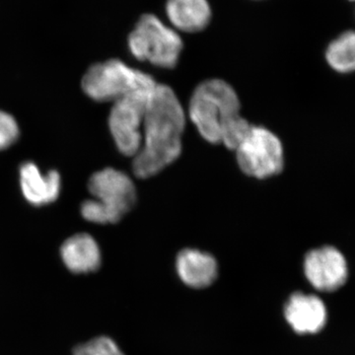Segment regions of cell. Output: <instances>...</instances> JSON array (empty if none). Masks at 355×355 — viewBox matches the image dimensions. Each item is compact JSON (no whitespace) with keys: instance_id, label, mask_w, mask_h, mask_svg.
<instances>
[{"instance_id":"1","label":"cell","mask_w":355,"mask_h":355,"mask_svg":"<svg viewBox=\"0 0 355 355\" xmlns=\"http://www.w3.org/2000/svg\"><path fill=\"white\" fill-rule=\"evenodd\" d=\"M186 119L174 90L157 83L147 104L141 147L133 157L135 176L139 179L155 176L180 157Z\"/></svg>"},{"instance_id":"2","label":"cell","mask_w":355,"mask_h":355,"mask_svg":"<svg viewBox=\"0 0 355 355\" xmlns=\"http://www.w3.org/2000/svg\"><path fill=\"white\" fill-rule=\"evenodd\" d=\"M240 110L239 97L232 86L222 79H209L193 91L189 116L203 139L235 150L252 125Z\"/></svg>"},{"instance_id":"3","label":"cell","mask_w":355,"mask_h":355,"mask_svg":"<svg viewBox=\"0 0 355 355\" xmlns=\"http://www.w3.org/2000/svg\"><path fill=\"white\" fill-rule=\"evenodd\" d=\"M92 200L81 205V216L92 223L114 224L132 209L137 202V190L130 177L114 168L94 173L88 182Z\"/></svg>"},{"instance_id":"4","label":"cell","mask_w":355,"mask_h":355,"mask_svg":"<svg viewBox=\"0 0 355 355\" xmlns=\"http://www.w3.org/2000/svg\"><path fill=\"white\" fill-rule=\"evenodd\" d=\"M157 85L153 76L128 67L120 60L93 64L84 74V93L96 102H116L137 92L151 91Z\"/></svg>"},{"instance_id":"5","label":"cell","mask_w":355,"mask_h":355,"mask_svg":"<svg viewBox=\"0 0 355 355\" xmlns=\"http://www.w3.org/2000/svg\"><path fill=\"white\" fill-rule=\"evenodd\" d=\"M128 49L140 62L161 69H173L179 62L183 41L174 28L164 24L153 14L141 16L128 36Z\"/></svg>"},{"instance_id":"6","label":"cell","mask_w":355,"mask_h":355,"mask_svg":"<svg viewBox=\"0 0 355 355\" xmlns=\"http://www.w3.org/2000/svg\"><path fill=\"white\" fill-rule=\"evenodd\" d=\"M234 151L238 165L247 176L263 180L275 176L284 169L282 141L268 128L252 125Z\"/></svg>"},{"instance_id":"7","label":"cell","mask_w":355,"mask_h":355,"mask_svg":"<svg viewBox=\"0 0 355 355\" xmlns=\"http://www.w3.org/2000/svg\"><path fill=\"white\" fill-rule=\"evenodd\" d=\"M153 90L141 91L118 100L110 112V132L116 148L128 157H135L141 147L144 116Z\"/></svg>"},{"instance_id":"8","label":"cell","mask_w":355,"mask_h":355,"mask_svg":"<svg viewBox=\"0 0 355 355\" xmlns=\"http://www.w3.org/2000/svg\"><path fill=\"white\" fill-rule=\"evenodd\" d=\"M304 273L311 286L317 291H335L349 277L345 257L336 248L327 246L312 250L306 254Z\"/></svg>"},{"instance_id":"9","label":"cell","mask_w":355,"mask_h":355,"mask_svg":"<svg viewBox=\"0 0 355 355\" xmlns=\"http://www.w3.org/2000/svg\"><path fill=\"white\" fill-rule=\"evenodd\" d=\"M284 316L296 333L300 335L316 334L326 324V306L317 296L296 292L286 302Z\"/></svg>"},{"instance_id":"10","label":"cell","mask_w":355,"mask_h":355,"mask_svg":"<svg viewBox=\"0 0 355 355\" xmlns=\"http://www.w3.org/2000/svg\"><path fill=\"white\" fill-rule=\"evenodd\" d=\"M20 188L23 197L34 207H43L55 202L62 191V177L57 170L43 174L33 162L21 165Z\"/></svg>"},{"instance_id":"11","label":"cell","mask_w":355,"mask_h":355,"mask_svg":"<svg viewBox=\"0 0 355 355\" xmlns=\"http://www.w3.org/2000/svg\"><path fill=\"white\" fill-rule=\"evenodd\" d=\"M60 253L65 268L76 275L94 272L101 266V250L87 233H79L65 240Z\"/></svg>"},{"instance_id":"12","label":"cell","mask_w":355,"mask_h":355,"mask_svg":"<svg viewBox=\"0 0 355 355\" xmlns=\"http://www.w3.org/2000/svg\"><path fill=\"white\" fill-rule=\"evenodd\" d=\"M178 275L186 286L205 288L218 275L217 261L211 254L197 249H184L177 256Z\"/></svg>"},{"instance_id":"13","label":"cell","mask_w":355,"mask_h":355,"mask_svg":"<svg viewBox=\"0 0 355 355\" xmlns=\"http://www.w3.org/2000/svg\"><path fill=\"white\" fill-rule=\"evenodd\" d=\"M166 14L176 31H202L211 20L209 0H167Z\"/></svg>"},{"instance_id":"14","label":"cell","mask_w":355,"mask_h":355,"mask_svg":"<svg viewBox=\"0 0 355 355\" xmlns=\"http://www.w3.org/2000/svg\"><path fill=\"white\" fill-rule=\"evenodd\" d=\"M329 64L340 72L355 70V32L343 33L331 42L326 53Z\"/></svg>"},{"instance_id":"15","label":"cell","mask_w":355,"mask_h":355,"mask_svg":"<svg viewBox=\"0 0 355 355\" xmlns=\"http://www.w3.org/2000/svg\"><path fill=\"white\" fill-rule=\"evenodd\" d=\"M73 355H125L114 340L109 336H97L77 345Z\"/></svg>"},{"instance_id":"16","label":"cell","mask_w":355,"mask_h":355,"mask_svg":"<svg viewBox=\"0 0 355 355\" xmlns=\"http://www.w3.org/2000/svg\"><path fill=\"white\" fill-rule=\"evenodd\" d=\"M19 125L14 116L0 111V151L6 150L19 137Z\"/></svg>"}]
</instances>
